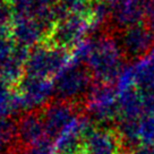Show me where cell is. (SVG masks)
<instances>
[{
	"mask_svg": "<svg viewBox=\"0 0 154 154\" xmlns=\"http://www.w3.org/2000/svg\"><path fill=\"white\" fill-rule=\"evenodd\" d=\"M134 154H154V149L147 146H140Z\"/></svg>",
	"mask_w": 154,
	"mask_h": 154,
	"instance_id": "cell-6",
	"label": "cell"
},
{
	"mask_svg": "<svg viewBox=\"0 0 154 154\" xmlns=\"http://www.w3.org/2000/svg\"><path fill=\"white\" fill-rule=\"evenodd\" d=\"M119 154H127V153H119Z\"/></svg>",
	"mask_w": 154,
	"mask_h": 154,
	"instance_id": "cell-9",
	"label": "cell"
},
{
	"mask_svg": "<svg viewBox=\"0 0 154 154\" xmlns=\"http://www.w3.org/2000/svg\"><path fill=\"white\" fill-rule=\"evenodd\" d=\"M16 138L17 140V125L13 124L9 119H0V149Z\"/></svg>",
	"mask_w": 154,
	"mask_h": 154,
	"instance_id": "cell-5",
	"label": "cell"
},
{
	"mask_svg": "<svg viewBox=\"0 0 154 154\" xmlns=\"http://www.w3.org/2000/svg\"><path fill=\"white\" fill-rule=\"evenodd\" d=\"M84 151L88 154H119L120 143L116 130L94 126L84 137Z\"/></svg>",
	"mask_w": 154,
	"mask_h": 154,
	"instance_id": "cell-2",
	"label": "cell"
},
{
	"mask_svg": "<svg viewBox=\"0 0 154 154\" xmlns=\"http://www.w3.org/2000/svg\"><path fill=\"white\" fill-rule=\"evenodd\" d=\"M138 136L140 145L152 147L154 145V116L147 115L138 121Z\"/></svg>",
	"mask_w": 154,
	"mask_h": 154,
	"instance_id": "cell-4",
	"label": "cell"
},
{
	"mask_svg": "<svg viewBox=\"0 0 154 154\" xmlns=\"http://www.w3.org/2000/svg\"><path fill=\"white\" fill-rule=\"evenodd\" d=\"M17 140L25 149L35 146L47 140L42 117L32 113L23 117L17 125Z\"/></svg>",
	"mask_w": 154,
	"mask_h": 154,
	"instance_id": "cell-3",
	"label": "cell"
},
{
	"mask_svg": "<svg viewBox=\"0 0 154 154\" xmlns=\"http://www.w3.org/2000/svg\"><path fill=\"white\" fill-rule=\"evenodd\" d=\"M42 119L47 138L52 142H56L60 136L72 129L79 120L74 109L63 104H54L47 108Z\"/></svg>",
	"mask_w": 154,
	"mask_h": 154,
	"instance_id": "cell-1",
	"label": "cell"
},
{
	"mask_svg": "<svg viewBox=\"0 0 154 154\" xmlns=\"http://www.w3.org/2000/svg\"><path fill=\"white\" fill-rule=\"evenodd\" d=\"M0 154H6V153H4V152H2V151H1V149H0Z\"/></svg>",
	"mask_w": 154,
	"mask_h": 154,
	"instance_id": "cell-8",
	"label": "cell"
},
{
	"mask_svg": "<svg viewBox=\"0 0 154 154\" xmlns=\"http://www.w3.org/2000/svg\"><path fill=\"white\" fill-rule=\"evenodd\" d=\"M79 154H88V153H86V152H85V151H83L82 153H79Z\"/></svg>",
	"mask_w": 154,
	"mask_h": 154,
	"instance_id": "cell-7",
	"label": "cell"
}]
</instances>
